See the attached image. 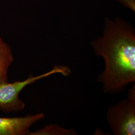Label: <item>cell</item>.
Masks as SVG:
<instances>
[{"mask_svg": "<svg viewBox=\"0 0 135 135\" xmlns=\"http://www.w3.org/2000/svg\"><path fill=\"white\" fill-rule=\"evenodd\" d=\"M29 135H77V133L74 129H66L56 124L47 126L42 129L39 130L34 133L31 132Z\"/></svg>", "mask_w": 135, "mask_h": 135, "instance_id": "cell-6", "label": "cell"}, {"mask_svg": "<svg viewBox=\"0 0 135 135\" xmlns=\"http://www.w3.org/2000/svg\"><path fill=\"white\" fill-rule=\"evenodd\" d=\"M55 74H61L64 76H68L71 74V70L67 66L55 65L52 70L43 74L37 76L30 75L23 81H16L1 85L0 110L6 113L23 110L25 107V104L19 98L20 93L23 89L39 80Z\"/></svg>", "mask_w": 135, "mask_h": 135, "instance_id": "cell-3", "label": "cell"}, {"mask_svg": "<svg viewBox=\"0 0 135 135\" xmlns=\"http://www.w3.org/2000/svg\"><path fill=\"white\" fill-rule=\"evenodd\" d=\"M14 57L10 46L0 37V85L8 83V71Z\"/></svg>", "mask_w": 135, "mask_h": 135, "instance_id": "cell-5", "label": "cell"}, {"mask_svg": "<svg viewBox=\"0 0 135 135\" xmlns=\"http://www.w3.org/2000/svg\"><path fill=\"white\" fill-rule=\"evenodd\" d=\"M44 118L42 113L21 117H0V135H29L31 127Z\"/></svg>", "mask_w": 135, "mask_h": 135, "instance_id": "cell-4", "label": "cell"}, {"mask_svg": "<svg viewBox=\"0 0 135 135\" xmlns=\"http://www.w3.org/2000/svg\"><path fill=\"white\" fill-rule=\"evenodd\" d=\"M106 120L114 135H135V83L128 90L127 99L108 108Z\"/></svg>", "mask_w": 135, "mask_h": 135, "instance_id": "cell-2", "label": "cell"}, {"mask_svg": "<svg viewBox=\"0 0 135 135\" xmlns=\"http://www.w3.org/2000/svg\"><path fill=\"white\" fill-rule=\"evenodd\" d=\"M91 45L105 63L97 80L105 93L119 94L135 83V32L131 25L119 18H107L103 36Z\"/></svg>", "mask_w": 135, "mask_h": 135, "instance_id": "cell-1", "label": "cell"}, {"mask_svg": "<svg viewBox=\"0 0 135 135\" xmlns=\"http://www.w3.org/2000/svg\"><path fill=\"white\" fill-rule=\"evenodd\" d=\"M118 1H120L122 4H124L128 8L135 11V0H118Z\"/></svg>", "mask_w": 135, "mask_h": 135, "instance_id": "cell-7", "label": "cell"}]
</instances>
